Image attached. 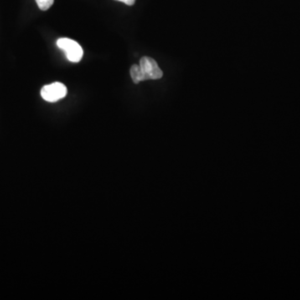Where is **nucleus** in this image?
Returning <instances> with one entry per match:
<instances>
[{
	"mask_svg": "<svg viewBox=\"0 0 300 300\" xmlns=\"http://www.w3.org/2000/svg\"><path fill=\"white\" fill-rule=\"evenodd\" d=\"M130 75L135 84L149 79H159L163 77V71L158 67L157 62L150 57H143L140 65L134 64L130 69Z\"/></svg>",
	"mask_w": 300,
	"mask_h": 300,
	"instance_id": "obj_1",
	"label": "nucleus"
},
{
	"mask_svg": "<svg viewBox=\"0 0 300 300\" xmlns=\"http://www.w3.org/2000/svg\"><path fill=\"white\" fill-rule=\"evenodd\" d=\"M57 45L66 54L67 59L73 63H78L81 60L84 51L81 46L76 41L70 38H62L57 41Z\"/></svg>",
	"mask_w": 300,
	"mask_h": 300,
	"instance_id": "obj_2",
	"label": "nucleus"
},
{
	"mask_svg": "<svg viewBox=\"0 0 300 300\" xmlns=\"http://www.w3.org/2000/svg\"><path fill=\"white\" fill-rule=\"evenodd\" d=\"M68 93L66 86L62 83L55 82L51 84L45 85L41 89V97L45 101L49 103H54L64 99Z\"/></svg>",
	"mask_w": 300,
	"mask_h": 300,
	"instance_id": "obj_3",
	"label": "nucleus"
},
{
	"mask_svg": "<svg viewBox=\"0 0 300 300\" xmlns=\"http://www.w3.org/2000/svg\"><path fill=\"white\" fill-rule=\"evenodd\" d=\"M35 1L39 9L43 11L48 10L54 3V0H35Z\"/></svg>",
	"mask_w": 300,
	"mask_h": 300,
	"instance_id": "obj_4",
	"label": "nucleus"
},
{
	"mask_svg": "<svg viewBox=\"0 0 300 300\" xmlns=\"http://www.w3.org/2000/svg\"><path fill=\"white\" fill-rule=\"evenodd\" d=\"M115 1H119V2H122V3H125L129 6H132L135 4V1L136 0H115Z\"/></svg>",
	"mask_w": 300,
	"mask_h": 300,
	"instance_id": "obj_5",
	"label": "nucleus"
}]
</instances>
